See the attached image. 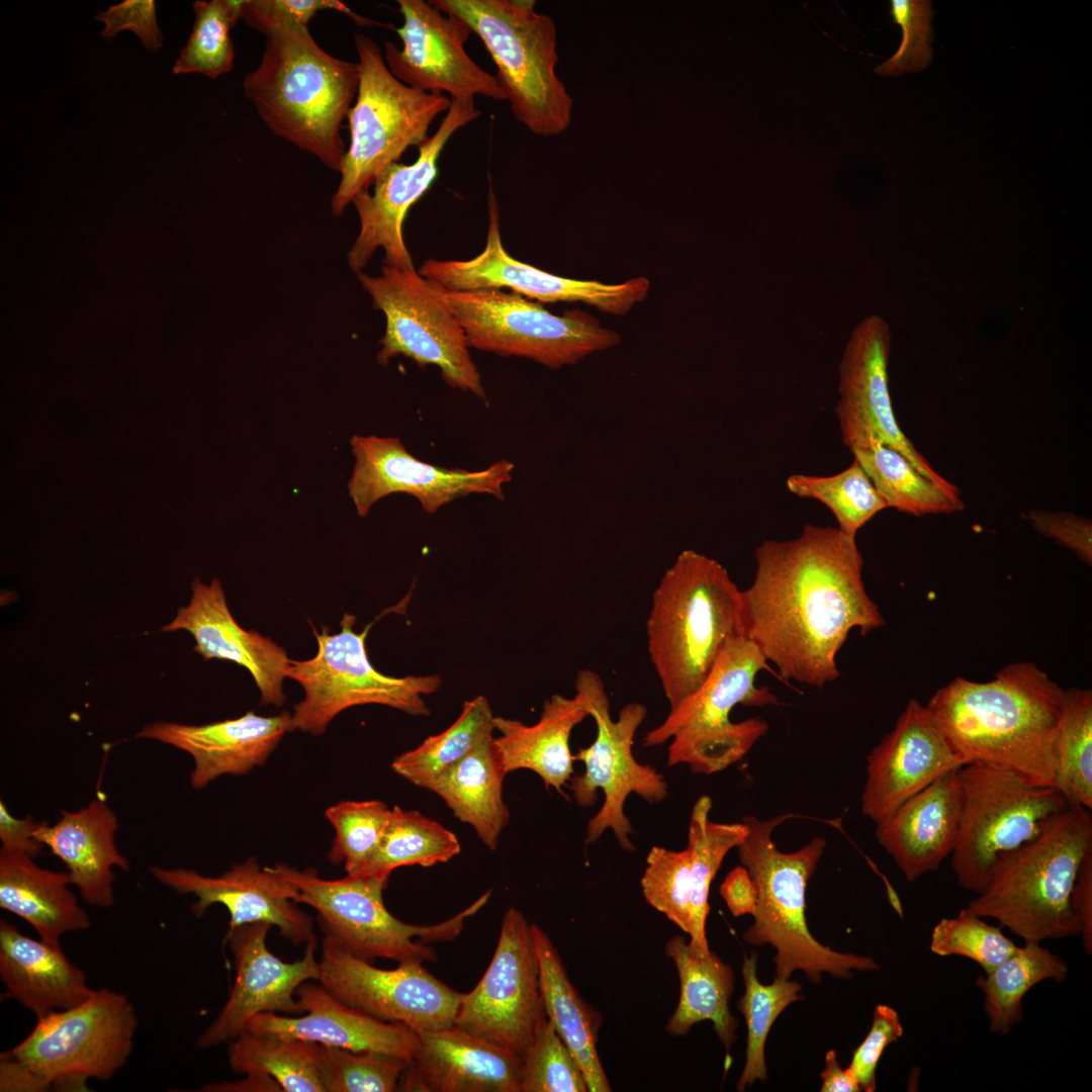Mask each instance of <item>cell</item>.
Instances as JSON below:
<instances>
[{"label": "cell", "mask_w": 1092, "mask_h": 1092, "mask_svg": "<svg viewBox=\"0 0 1092 1092\" xmlns=\"http://www.w3.org/2000/svg\"><path fill=\"white\" fill-rule=\"evenodd\" d=\"M432 284L462 327L469 348L560 368L620 340L581 311L555 315L514 291H455Z\"/></svg>", "instance_id": "14"}, {"label": "cell", "mask_w": 1092, "mask_h": 1092, "mask_svg": "<svg viewBox=\"0 0 1092 1092\" xmlns=\"http://www.w3.org/2000/svg\"><path fill=\"white\" fill-rule=\"evenodd\" d=\"M741 973L744 993L737 1008L744 1017L747 1037L745 1064L736 1085L738 1091L767 1079L764 1049L768 1032L780 1014L802 999V985L797 981L775 978L767 985L759 982L756 951L743 957Z\"/></svg>", "instance_id": "45"}, {"label": "cell", "mask_w": 1092, "mask_h": 1092, "mask_svg": "<svg viewBox=\"0 0 1092 1092\" xmlns=\"http://www.w3.org/2000/svg\"><path fill=\"white\" fill-rule=\"evenodd\" d=\"M547 1019L531 924L511 907L492 960L478 984L463 994L453 1023L523 1058Z\"/></svg>", "instance_id": "17"}, {"label": "cell", "mask_w": 1092, "mask_h": 1092, "mask_svg": "<svg viewBox=\"0 0 1092 1092\" xmlns=\"http://www.w3.org/2000/svg\"><path fill=\"white\" fill-rule=\"evenodd\" d=\"M479 114L474 99H451L437 131L418 148L417 160L410 165L388 164L377 174L372 193L365 190L354 197L360 231L348 253L353 271L360 273L378 248L384 251L385 265L415 267L403 239L406 213L436 179L438 160L449 139Z\"/></svg>", "instance_id": "22"}, {"label": "cell", "mask_w": 1092, "mask_h": 1092, "mask_svg": "<svg viewBox=\"0 0 1092 1092\" xmlns=\"http://www.w3.org/2000/svg\"><path fill=\"white\" fill-rule=\"evenodd\" d=\"M357 275L374 306L385 315L379 363L402 355L421 366L436 365L452 387L485 397L465 333L430 281L415 267L385 264L379 276Z\"/></svg>", "instance_id": "16"}, {"label": "cell", "mask_w": 1092, "mask_h": 1092, "mask_svg": "<svg viewBox=\"0 0 1092 1092\" xmlns=\"http://www.w3.org/2000/svg\"><path fill=\"white\" fill-rule=\"evenodd\" d=\"M575 690L572 698L556 694L547 699L539 720L533 725L494 717V730L499 735L493 738V745L507 775L518 769L532 770L547 789L562 794V787L573 774L571 731L589 716L585 689L575 681Z\"/></svg>", "instance_id": "33"}, {"label": "cell", "mask_w": 1092, "mask_h": 1092, "mask_svg": "<svg viewBox=\"0 0 1092 1092\" xmlns=\"http://www.w3.org/2000/svg\"><path fill=\"white\" fill-rule=\"evenodd\" d=\"M118 821L97 795L78 811H60L53 825L40 821L34 837L66 866L72 885L92 906L109 908L114 903L113 868L127 872L129 864L115 844Z\"/></svg>", "instance_id": "32"}, {"label": "cell", "mask_w": 1092, "mask_h": 1092, "mask_svg": "<svg viewBox=\"0 0 1092 1092\" xmlns=\"http://www.w3.org/2000/svg\"><path fill=\"white\" fill-rule=\"evenodd\" d=\"M271 927L264 922L229 927L226 942L236 980L221 1011L198 1037V1049L230 1042L246 1030L248 1021L257 1014H301L295 993L302 983L318 980L317 938L314 935L305 943L300 960L286 963L267 947Z\"/></svg>", "instance_id": "24"}, {"label": "cell", "mask_w": 1092, "mask_h": 1092, "mask_svg": "<svg viewBox=\"0 0 1092 1092\" xmlns=\"http://www.w3.org/2000/svg\"><path fill=\"white\" fill-rule=\"evenodd\" d=\"M1018 945L1001 926L986 922L971 909L941 918L933 927L930 950L940 957L959 956L977 963L988 973L1008 959Z\"/></svg>", "instance_id": "51"}, {"label": "cell", "mask_w": 1092, "mask_h": 1092, "mask_svg": "<svg viewBox=\"0 0 1092 1092\" xmlns=\"http://www.w3.org/2000/svg\"><path fill=\"white\" fill-rule=\"evenodd\" d=\"M271 869L295 888V903L316 911L323 932L332 934L353 954L368 962L377 958L398 964L435 962L437 956L429 943L457 937L466 918L490 897V891L485 892L469 907L438 924L414 925L400 921L385 907L383 890L388 878L347 875L326 880L313 869L299 871L283 863Z\"/></svg>", "instance_id": "11"}, {"label": "cell", "mask_w": 1092, "mask_h": 1092, "mask_svg": "<svg viewBox=\"0 0 1092 1092\" xmlns=\"http://www.w3.org/2000/svg\"><path fill=\"white\" fill-rule=\"evenodd\" d=\"M967 764L926 705L911 699L867 757L861 812L876 824L942 775Z\"/></svg>", "instance_id": "25"}, {"label": "cell", "mask_w": 1092, "mask_h": 1092, "mask_svg": "<svg viewBox=\"0 0 1092 1092\" xmlns=\"http://www.w3.org/2000/svg\"><path fill=\"white\" fill-rule=\"evenodd\" d=\"M149 871L178 894L194 895L196 902L191 908L197 918L210 906L220 904L230 913L229 927L268 923L296 945L314 936L312 917L295 905V888L270 867L262 869L254 857L217 877L184 868L151 866Z\"/></svg>", "instance_id": "26"}, {"label": "cell", "mask_w": 1092, "mask_h": 1092, "mask_svg": "<svg viewBox=\"0 0 1092 1092\" xmlns=\"http://www.w3.org/2000/svg\"><path fill=\"white\" fill-rule=\"evenodd\" d=\"M1054 787L1070 806L1092 809V692L1066 690Z\"/></svg>", "instance_id": "46"}, {"label": "cell", "mask_w": 1092, "mask_h": 1092, "mask_svg": "<svg viewBox=\"0 0 1092 1092\" xmlns=\"http://www.w3.org/2000/svg\"><path fill=\"white\" fill-rule=\"evenodd\" d=\"M261 61L244 79L245 96L267 127L340 172L341 134L359 85L358 63L335 58L307 26L280 25L266 35Z\"/></svg>", "instance_id": "3"}, {"label": "cell", "mask_w": 1092, "mask_h": 1092, "mask_svg": "<svg viewBox=\"0 0 1092 1092\" xmlns=\"http://www.w3.org/2000/svg\"><path fill=\"white\" fill-rule=\"evenodd\" d=\"M460 850L454 832L419 811L394 806L377 848L360 875L389 878L397 868L432 867L450 860Z\"/></svg>", "instance_id": "44"}, {"label": "cell", "mask_w": 1092, "mask_h": 1092, "mask_svg": "<svg viewBox=\"0 0 1092 1092\" xmlns=\"http://www.w3.org/2000/svg\"><path fill=\"white\" fill-rule=\"evenodd\" d=\"M32 858L0 849V907L30 924L41 940L60 945L64 934L88 928L90 918L69 889V874L43 869Z\"/></svg>", "instance_id": "35"}, {"label": "cell", "mask_w": 1092, "mask_h": 1092, "mask_svg": "<svg viewBox=\"0 0 1092 1092\" xmlns=\"http://www.w3.org/2000/svg\"><path fill=\"white\" fill-rule=\"evenodd\" d=\"M403 23L396 29L402 50L384 42V61L400 82L430 93L446 92L451 99L481 95L506 100L494 75L484 71L466 53L472 33L457 16L446 14L424 0H397Z\"/></svg>", "instance_id": "23"}, {"label": "cell", "mask_w": 1092, "mask_h": 1092, "mask_svg": "<svg viewBox=\"0 0 1092 1092\" xmlns=\"http://www.w3.org/2000/svg\"><path fill=\"white\" fill-rule=\"evenodd\" d=\"M325 814L335 829L330 861L343 863L347 875H360L377 848L391 809L377 800L343 801Z\"/></svg>", "instance_id": "49"}, {"label": "cell", "mask_w": 1092, "mask_h": 1092, "mask_svg": "<svg viewBox=\"0 0 1092 1092\" xmlns=\"http://www.w3.org/2000/svg\"><path fill=\"white\" fill-rule=\"evenodd\" d=\"M719 891L733 916L754 913L757 891L752 878L743 866L734 868L726 876Z\"/></svg>", "instance_id": "61"}, {"label": "cell", "mask_w": 1092, "mask_h": 1092, "mask_svg": "<svg viewBox=\"0 0 1092 1092\" xmlns=\"http://www.w3.org/2000/svg\"><path fill=\"white\" fill-rule=\"evenodd\" d=\"M1065 960L1037 941H1024L992 971L979 976L976 985L984 995V1012L992 1033L1006 1035L1023 1019L1022 1000L1038 983L1068 977Z\"/></svg>", "instance_id": "39"}, {"label": "cell", "mask_w": 1092, "mask_h": 1092, "mask_svg": "<svg viewBox=\"0 0 1092 1092\" xmlns=\"http://www.w3.org/2000/svg\"><path fill=\"white\" fill-rule=\"evenodd\" d=\"M356 617L345 613L341 631L331 634L313 628L317 652L306 660H291L288 677L304 691V699L293 707L291 731L320 735L342 711L359 705L379 704L410 715L428 716L424 696L435 693L442 679L438 674L395 677L377 670L369 660L366 636L354 631Z\"/></svg>", "instance_id": "13"}, {"label": "cell", "mask_w": 1092, "mask_h": 1092, "mask_svg": "<svg viewBox=\"0 0 1092 1092\" xmlns=\"http://www.w3.org/2000/svg\"><path fill=\"white\" fill-rule=\"evenodd\" d=\"M929 0H891L889 15L902 31L896 53L879 65L875 72L882 76H897L927 68L932 60L931 42L934 14Z\"/></svg>", "instance_id": "54"}, {"label": "cell", "mask_w": 1092, "mask_h": 1092, "mask_svg": "<svg viewBox=\"0 0 1092 1092\" xmlns=\"http://www.w3.org/2000/svg\"><path fill=\"white\" fill-rule=\"evenodd\" d=\"M289 731L290 713L266 717L250 711L236 719L204 725L152 722L135 737L157 740L189 753L194 760L190 784L198 790L220 776L244 775L263 764Z\"/></svg>", "instance_id": "30"}, {"label": "cell", "mask_w": 1092, "mask_h": 1092, "mask_svg": "<svg viewBox=\"0 0 1092 1092\" xmlns=\"http://www.w3.org/2000/svg\"><path fill=\"white\" fill-rule=\"evenodd\" d=\"M712 808L711 798L701 796L694 804L688 831L687 847L691 853V927L690 940L692 951L699 956L711 952L706 935V922L709 914L710 886L719 871L724 857L737 847L747 836L748 826L740 823H716L709 819Z\"/></svg>", "instance_id": "40"}, {"label": "cell", "mask_w": 1092, "mask_h": 1092, "mask_svg": "<svg viewBox=\"0 0 1092 1092\" xmlns=\"http://www.w3.org/2000/svg\"><path fill=\"white\" fill-rule=\"evenodd\" d=\"M520 1092H587L573 1055L547 1019L523 1056Z\"/></svg>", "instance_id": "53"}, {"label": "cell", "mask_w": 1092, "mask_h": 1092, "mask_svg": "<svg viewBox=\"0 0 1092 1092\" xmlns=\"http://www.w3.org/2000/svg\"><path fill=\"white\" fill-rule=\"evenodd\" d=\"M0 977L6 997L36 1018L72 1008L92 993L87 976L61 945L33 939L7 920L0 921Z\"/></svg>", "instance_id": "34"}, {"label": "cell", "mask_w": 1092, "mask_h": 1092, "mask_svg": "<svg viewBox=\"0 0 1092 1092\" xmlns=\"http://www.w3.org/2000/svg\"><path fill=\"white\" fill-rule=\"evenodd\" d=\"M136 1027L129 999L101 988L72 1008L37 1018L29 1034L1 1056L21 1063L48 1090L83 1091L89 1079L109 1080L126 1064Z\"/></svg>", "instance_id": "12"}, {"label": "cell", "mask_w": 1092, "mask_h": 1092, "mask_svg": "<svg viewBox=\"0 0 1092 1092\" xmlns=\"http://www.w3.org/2000/svg\"><path fill=\"white\" fill-rule=\"evenodd\" d=\"M958 775L962 799L951 866L959 884L979 894L1002 859L1040 836L1070 805L1053 786L983 762L967 763Z\"/></svg>", "instance_id": "10"}, {"label": "cell", "mask_w": 1092, "mask_h": 1092, "mask_svg": "<svg viewBox=\"0 0 1092 1092\" xmlns=\"http://www.w3.org/2000/svg\"><path fill=\"white\" fill-rule=\"evenodd\" d=\"M789 817L759 820L747 816L742 820L749 832L736 848L757 891L754 921L743 932V940L754 946L769 944L776 949L778 979H790L794 972L802 971L812 983L819 984L824 973L849 979L853 970L880 969L873 958L834 950L809 931L806 888L827 843L817 836L796 851L778 849L772 831Z\"/></svg>", "instance_id": "5"}, {"label": "cell", "mask_w": 1092, "mask_h": 1092, "mask_svg": "<svg viewBox=\"0 0 1092 1092\" xmlns=\"http://www.w3.org/2000/svg\"><path fill=\"white\" fill-rule=\"evenodd\" d=\"M228 1043L229 1065L236 1074L268 1075L284 1092H325L318 1043L248 1030Z\"/></svg>", "instance_id": "41"}, {"label": "cell", "mask_w": 1092, "mask_h": 1092, "mask_svg": "<svg viewBox=\"0 0 1092 1092\" xmlns=\"http://www.w3.org/2000/svg\"><path fill=\"white\" fill-rule=\"evenodd\" d=\"M359 85L347 119L350 142L340 184L332 197V212L340 215L361 191L368 190L377 174L395 163L410 147L429 136L434 119L448 111L451 99L411 87L387 68L381 50L364 33L354 35Z\"/></svg>", "instance_id": "9"}, {"label": "cell", "mask_w": 1092, "mask_h": 1092, "mask_svg": "<svg viewBox=\"0 0 1092 1092\" xmlns=\"http://www.w3.org/2000/svg\"><path fill=\"white\" fill-rule=\"evenodd\" d=\"M575 681L588 695L589 716L596 722L597 735L589 746L573 755L574 760L584 763L585 769L571 777L568 789L581 807L596 803L598 790L605 797L600 811L587 824L585 843H594L611 829L621 847L631 851L634 847L629 834L633 828L624 811L627 797L634 793L648 803H659L667 797L663 776L651 765L637 761L632 751L636 731L646 718L647 709L640 703H629L621 709L618 719L613 720L602 678L583 669Z\"/></svg>", "instance_id": "15"}, {"label": "cell", "mask_w": 1092, "mask_h": 1092, "mask_svg": "<svg viewBox=\"0 0 1092 1092\" xmlns=\"http://www.w3.org/2000/svg\"><path fill=\"white\" fill-rule=\"evenodd\" d=\"M958 770L942 775L877 823L879 844L909 882L936 871L953 850L962 799Z\"/></svg>", "instance_id": "31"}, {"label": "cell", "mask_w": 1092, "mask_h": 1092, "mask_svg": "<svg viewBox=\"0 0 1092 1092\" xmlns=\"http://www.w3.org/2000/svg\"><path fill=\"white\" fill-rule=\"evenodd\" d=\"M641 888L649 905L689 934L692 881L688 847L670 850L653 846L646 857Z\"/></svg>", "instance_id": "52"}, {"label": "cell", "mask_w": 1092, "mask_h": 1092, "mask_svg": "<svg viewBox=\"0 0 1092 1092\" xmlns=\"http://www.w3.org/2000/svg\"><path fill=\"white\" fill-rule=\"evenodd\" d=\"M333 9L350 16L359 25L379 24L354 13L336 0H243V20L266 35L272 29L288 23L307 26L321 10Z\"/></svg>", "instance_id": "55"}, {"label": "cell", "mask_w": 1092, "mask_h": 1092, "mask_svg": "<svg viewBox=\"0 0 1092 1092\" xmlns=\"http://www.w3.org/2000/svg\"><path fill=\"white\" fill-rule=\"evenodd\" d=\"M0 1091L39 1092L48 1090L43 1083L21 1063L0 1057Z\"/></svg>", "instance_id": "62"}, {"label": "cell", "mask_w": 1092, "mask_h": 1092, "mask_svg": "<svg viewBox=\"0 0 1092 1092\" xmlns=\"http://www.w3.org/2000/svg\"><path fill=\"white\" fill-rule=\"evenodd\" d=\"M490 738L440 775L427 790L438 795L491 850L510 821L503 797L506 772Z\"/></svg>", "instance_id": "38"}, {"label": "cell", "mask_w": 1092, "mask_h": 1092, "mask_svg": "<svg viewBox=\"0 0 1092 1092\" xmlns=\"http://www.w3.org/2000/svg\"><path fill=\"white\" fill-rule=\"evenodd\" d=\"M243 0H198L193 3L192 31L180 51L174 74L199 73L211 79L233 69L231 29L243 18Z\"/></svg>", "instance_id": "48"}, {"label": "cell", "mask_w": 1092, "mask_h": 1092, "mask_svg": "<svg viewBox=\"0 0 1092 1092\" xmlns=\"http://www.w3.org/2000/svg\"><path fill=\"white\" fill-rule=\"evenodd\" d=\"M1041 535L1055 539L1073 550L1088 565L1092 563V524L1088 518L1072 513L1031 510L1025 515Z\"/></svg>", "instance_id": "58"}, {"label": "cell", "mask_w": 1092, "mask_h": 1092, "mask_svg": "<svg viewBox=\"0 0 1092 1092\" xmlns=\"http://www.w3.org/2000/svg\"><path fill=\"white\" fill-rule=\"evenodd\" d=\"M1066 690L1033 662L1002 668L989 681L957 677L926 707L966 760L1053 786Z\"/></svg>", "instance_id": "2"}, {"label": "cell", "mask_w": 1092, "mask_h": 1092, "mask_svg": "<svg viewBox=\"0 0 1092 1092\" xmlns=\"http://www.w3.org/2000/svg\"><path fill=\"white\" fill-rule=\"evenodd\" d=\"M301 1014L260 1013L246 1030L273 1033L355 1052H374L411 1061L419 1035L403 1023L383 1021L352 1007L313 980L295 993Z\"/></svg>", "instance_id": "28"}, {"label": "cell", "mask_w": 1092, "mask_h": 1092, "mask_svg": "<svg viewBox=\"0 0 1092 1092\" xmlns=\"http://www.w3.org/2000/svg\"><path fill=\"white\" fill-rule=\"evenodd\" d=\"M646 635L673 710L700 689L727 642L743 636L741 590L717 560L685 550L652 594Z\"/></svg>", "instance_id": "4"}, {"label": "cell", "mask_w": 1092, "mask_h": 1092, "mask_svg": "<svg viewBox=\"0 0 1092 1092\" xmlns=\"http://www.w3.org/2000/svg\"><path fill=\"white\" fill-rule=\"evenodd\" d=\"M206 1092H279V1084L264 1074H247V1078L235 1082L210 1083L200 1089Z\"/></svg>", "instance_id": "64"}, {"label": "cell", "mask_w": 1092, "mask_h": 1092, "mask_svg": "<svg viewBox=\"0 0 1092 1092\" xmlns=\"http://www.w3.org/2000/svg\"><path fill=\"white\" fill-rule=\"evenodd\" d=\"M494 717L485 697L466 701L458 718L446 730L398 755L391 763L393 771L413 785L428 789L440 775L493 737Z\"/></svg>", "instance_id": "43"}, {"label": "cell", "mask_w": 1092, "mask_h": 1092, "mask_svg": "<svg viewBox=\"0 0 1092 1092\" xmlns=\"http://www.w3.org/2000/svg\"><path fill=\"white\" fill-rule=\"evenodd\" d=\"M95 19L104 23L101 36L113 37L121 30H131L147 51L155 53L163 44L156 6L153 0H124L99 12Z\"/></svg>", "instance_id": "57"}, {"label": "cell", "mask_w": 1092, "mask_h": 1092, "mask_svg": "<svg viewBox=\"0 0 1092 1092\" xmlns=\"http://www.w3.org/2000/svg\"><path fill=\"white\" fill-rule=\"evenodd\" d=\"M320 982L344 1003L420 1033L452 1024L464 993L450 988L421 963L376 968L324 932Z\"/></svg>", "instance_id": "19"}, {"label": "cell", "mask_w": 1092, "mask_h": 1092, "mask_svg": "<svg viewBox=\"0 0 1092 1092\" xmlns=\"http://www.w3.org/2000/svg\"><path fill=\"white\" fill-rule=\"evenodd\" d=\"M40 822L30 815L16 818L10 814L6 804L0 801V840L3 849L19 851L32 857L42 851L43 844L34 837Z\"/></svg>", "instance_id": "60"}, {"label": "cell", "mask_w": 1092, "mask_h": 1092, "mask_svg": "<svg viewBox=\"0 0 1092 1092\" xmlns=\"http://www.w3.org/2000/svg\"><path fill=\"white\" fill-rule=\"evenodd\" d=\"M1070 908L1079 926L1082 945L1092 953V849L1083 857L1070 895Z\"/></svg>", "instance_id": "59"}, {"label": "cell", "mask_w": 1092, "mask_h": 1092, "mask_svg": "<svg viewBox=\"0 0 1092 1092\" xmlns=\"http://www.w3.org/2000/svg\"><path fill=\"white\" fill-rule=\"evenodd\" d=\"M351 446L355 465L348 490L360 517L392 493L414 496L428 514L471 493L503 500L504 485L514 470L505 459L477 471L440 467L413 456L396 437L355 435Z\"/></svg>", "instance_id": "20"}, {"label": "cell", "mask_w": 1092, "mask_h": 1092, "mask_svg": "<svg viewBox=\"0 0 1092 1092\" xmlns=\"http://www.w3.org/2000/svg\"><path fill=\"white\" fill-rule=\"evenodd\" d=\"M531 935L547 1018L577 1062L588 1091H612L597 1050L602 1016L572 985L557 948L545 931L532 923Z\"/></svg>", "instance_id": "36"}, {"label": "cell", "mask_w": 1092, "mask_h": 1092, "mask_svg": "<svg viewBox=\"0 0 1092 1092\" xmlns=\"http://www.w3.org/2000/svg\"><path fill=\"white\" fill-rule=\"evenodd\" d=\"M821 1092H858L861 1091L855 1077L848 1068L843 1070L837 1060V1054L830 1050L825 1055V1066L820 1074Z\"/></svg>", "instance_id": "63"}, {"label": "cell", "mask_w": 1092, "mask_h": 1092, "mask_svg": "<svg viewBox=\"0 0 1092 1092\" xmlns=\"http://www.w3.org/2000/svg\"><path fill=\"white\" fill-rule=\"evenodd\" d=\"M889 508L916 517L964 509L954 484L941 485L919 472L902 454L885 445L850 451Z\"/></svg>", "instance_id": "42"}, {"label": "cell", "mask_w": 1092, "mask_h": 1092, "mask_svg": "<svg viewBox=\"0 0 1092 1092\" xmlns=\"http://www.w3.org/2000/svg\"><path fill=\"white\" fill-rule=\"evenodd\" d=\"M462 19L482 41L515 118L542 136L563 133L573 99L555 72L557 31L534 0H430Z\"/></svg>", "instance_id": "7"}, {"label": "cell", "mask_w": 1092, "mask_h": 1092, "mask_svg": "<svg viewBox=\"0 0 1092 1092\" xmlns=\"http://www.w3.org/2000/svg\"><path fill=\"white\" fill-rule=\"evenodd\" d=\"M1090 849L1091 810L1070 806L1035 840L1002 859L967 907L1024 941L1079 936L1070 895Z\"/></svg>", "instance_id": "6"}, {"label": "cell", "mask_w": 1092, "mask_h": 1092, "mask_svg": "<svg viewBox=\"0 0 1092 1092\" xmlns=\"http://www.w3.org/2000/svg\"><path fill=\"white\" fill-rule=\"evenodd\" d=\"M786 485L793 494L826 506L836 519L837 528L850 537H855L875 515L889 508L854 459L847 468L833 475H790Z\"/></svg>", "instance_id": "47"}, {"label": "cell", "mask_w": 1092, "mask_h": 1092, "mask_svg": "<svg viewBox=\"0 0 1092 1092\" xmlns=\"http://www.w3.org/2000/svg\"><path fill=\"white\" fill-rule=\"evenodd\" d=\"M419 273L448 290L509 288L542 302L580 301L615 315L626 314L636 303L645 300L649 292V281L645 277L604 284L557 276L513 258L503 246L499 210L491 186L486 245L482 252L465 261L430 259L421 266Z\"/></svg>", "instance_id": "18"}, {"label": "cell", "mask_w": 1092, "mask_h": 1092, "mask_svg": "<svg viewBox=\"0 0 1092 1092\" xmlns=\"http://www.w3.org/2000/svg\"><path fill=\"white\" fill-rule=\"evenodd\" d=\"M320 1045V1074L325 1092L398 1091L406 1061L374 1052Z\"/></svg>", "instance_id": "50"}, {"label": "cell", "mask_w": 1092, "mask_h": 1092, "mask_svg": "<svg viewBox=\"0 0 1092 1092\" xmlns=\"http://www.w3.org/2000/svg\"><path fill=\"white\" fill-rule=\"evenodd\" d=\"M755 561L754 579L741 590L743 636L785 681L822 689L836 680L850 631L864 635L885 623L866 592L855 537L807 524L795 539L762 541Z\"/></svg>", "instance_id": "1"}, {"label": "cell", "mask_w": 1092, "mask_h": 1092, "mask_svg": "<svg viewBox=\"0 0 1092 1092\" xmlns=\"http://www.w3.org/2000/svg\"><path fill=\"white\" fill-rule=\"evenodd\" d=\"M763 669L772 672L752 642L744 636L731 639L700 689L646 733L644 745L657 746L671 739L667 764H688L694 774L711 775L737 762L767 732L768 725L760 718L732 722V709L738 704L778 703L767 687L755 685Z\"/></svg>", "instance_id": "8"}, {"label": "cell", "mask_w": 1092, "mask_h": 1092, "mask_svg": "<svg viewBox=\"0 0 1092 1092\" xmlns=\"http://www.w3.org/2000/svg\"><path fill=\"white\" fill-rule=\"evenodd\" d=\"M890 345L889 326L876 314L862 320L850 335L839 365L840 397L835 408L842 442L850 451L888 446L926 477L950 485L897 423L888 386Z\"/></svg>", "instance_id": "21"}, {"label": "cell", "mask_w": 1092, "mask_h": 1092, "mask_svg": "<svg viewBox=\"0 0 1092 1092\" xmlns=\"http://www.w3.org/2000/svg\"><path fill=\"white\" fill-rule=\"evenodd\" d=\"M400 1077L405 1092H520L522 1057L454 1023L418 1033Z\"/></svg>", "instance_id": "29"}, {"label": "cell", "mask_w": 1092, "mask_h": 1092, "mask_svg": "<svg viewBox=\"0 0 1092 1092\" xmlns=\"http://www.w3.org/2000/svg\"><path fill=\"white\" fill-rule=\"evenodd\" d=\"M903 1032L897 1011L887 1004H878L874 1010L871 1028L861 1043L854 1050L847 1067L855 1077L861 1091H876L878 1063L886 1048L898 1040Z\"/></svg>", "instance_id": "56"}, {"label": "cell", "mask_w": 1092, "mask_h": 1092, "mask_svg": "<svg viewBox=\"0 0 1092 1092\" xmlns=\"http://www.w3.org/2000/svg\"><path fill=\"white\" fill-rule=\"evenodd\" d=\"M665 954L672 960L679 979V998L665 1030L679 1036L693 1025L710 1020L726 1054L737 1039L738 1023L730 1012L734 991V972L713 951L699 956L691 950L685 936L677 934L665 944Z\"/></svg>", "instance_id": "37"}, {"label": "cell", "mask_w": 1092, "mask_h": 1092, "mask_svg": "<svg viewBox=\"0 0 1092 1092\" xmlns=\"http://www.w3.org/2000/svg\"><path fill=\"white\" fill-rule=\"evenodd\" d=\"M179 630L193 636L194 651L204 659L231 660L247 668L261 693V704L284 703L283 681L289 674L291 659L270 638L240 626L218 579L209 584L199 578L192 581L188 605L179 608L176 617L161 628L163 632Z\"/></svg>", "instance_id": "27"}]
</instances>
